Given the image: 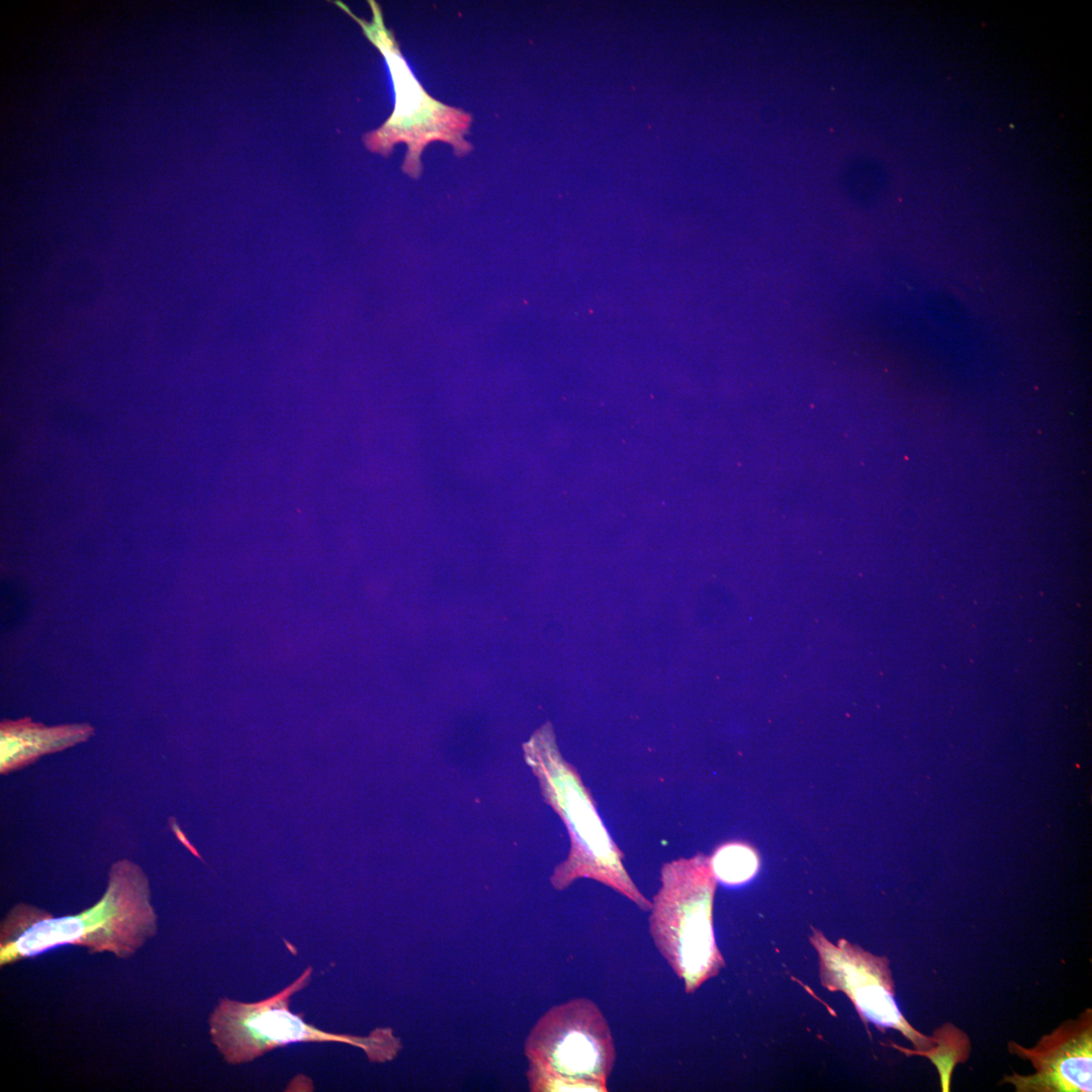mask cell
<instances>
[{"instance_id":"6da1fadb","label":"cell","mask_w":1092,"mask_h":1092,"mask_svg":"<svg viewBox=\"0 0 1092 1092\" xmlns=\"http://www.w3.org/2000/svg\"><path fill=\"white\" fill-rule=\"evenodd\" d=\"M157 930L149 878L138 863L122 858L111 864L101 899L78 914L55 917L36 906L15 904L0 925V966L65 944L128 959Z\"/></svg>"},{"instance_id":"7a4b0ae2","label":"cell","mask_w":1092,"mask_h":1092,"mask_svg":"<svg viewBox=\"0 0 1092 1092\" xmlns=\"http://www.w3.org/2000/svg\"><path fill=\"white\" fill-rule=\"evenodd\" d=\"M524 748L544 797L561 816L570 835L571 848L551 877L553 887L561 890L578 878H589L624 895L641 910H651L652 903L627 874L623 854L603 824L577 772L560 755L552 731L539 730Z\"/></svg>"},{"instance_id":"3957f363","label":"cell","mask_w":1092,"mask_h":1092,"mask_svg":"<svg viewBox=\"0 0 1092 1092\" xmlns=\"http://www.w3.org/2000/svg\"><path fill=\"white\" fill-rule=\"evenodd\" d=\"M334 4L360 26L383 57L390 74L394 107L378 128L363 135L366 149L386 158L395 145L405 144L407 151L401 169L413 178L421 176L422 154L433 142L449 144L457 157L471 152L473 147L464 138L472 122L471 114L435 99L424 89L403 57L393 31L386 26L378 2L368 1L370 20L357 16L342 1H334Z\"/></svg>"},{"instance_id":"277c9868","label":"cell","mask_w":1092,"mask_h":1092,"mask_svg":"<svg viewBox=\"0 0 1092 1092\" xmlns=\"http://www.w3.org/2000/svg\"><path fill=\"white\" fill-rule=\"evenodd\" d=\"M714 891L715 876L706 857L679 858L661 869L649 931L656 948L684 981L687 993L724 966L713 930Z\"/></svg>"},{"instance_id":"5b68a950","label":"cell","mask_w":1092,"mask_h":1092,"mask_svg":"<svg viewBox=\"0 0 1092 1092\" xmlns=\"http://www.w3.org/2000/svg\"><path fill=\"white\" fill-rule=\"evenodd\" d=\"M531 1091L606 1092L616 1051L609 1024L590 999L549 1009L525 1042Z\"/></svg>"},{"instance_id":"8992f818","label":"cell","mask_w":1092,"mask_h":1092,"mask_svg":"<svg viewBox=\"0 0 1092 1092\" xmlns=\"http://www.w3.org/2000/svg\"><path fill=\"white\" fill-rule=\"evenodd\" d=\"M311 973L308 967L288 987L262 1001L219 1000L209 1016V1033L228 1063L249 1062L270 1050L299 1041L350 1043L364 1050L372 1062L395 1057L400 1042L391 1029H377L366 1037L331 1033L306 1023L302 1014L290 1012V997L308 984Z\"/></svg>"},{"instance_id":"52a82bcc","label":"cell","mask_w":1092,"mask_h":1092,"mask_svg":"<svg viewBox=\"0 0 1092 1092\" xmlns=\"http://www.w3.org/2000/svg\"><path fill=\"white\" fill-rule=\"evenodd\" d=\"M821 961L825 986L845 992L859 1014L880 1028H893L910 1040L915 1051L925 1056L936 1044L933 1033L927 1036L916 1030L900 1012L894 996V982L888 960L874 956L846 941L837 945L820 933L813 937Z\"/></svg>"},{"instance_id":"ba28073f","label":"cell","mask_w":1092,"mask_h":1092,"mask_svg":"<svg viewBox=\"0 0 1092 1092\" xmlns=\"http://www.w3.org/2000/svg\"><path fill=\"white\" fill-rule=\"evenodd\" d=\"M1010 1054L1030 1062L1031 1075L1012 1073L1003 1083L1017 1092H1091L1092 1010L1061 1023L1032 1048L1008 1041Z\"/></svg>"},{"instance_id":"9c48e42d","label":"cell","mask_w":1092,"mask_h":1092,"mask_svg":"<svg viewBox=\"0 0 1092 1092\" xmlns=\"http://www.w3.org/2000/svg\"><path fill=\"white\" fill-rule=\"evenodd\" d=\"M94 734L89 723L47 726L25 717L0 723V772L27 766L40 756L87 741Z\"/></svg>"},{"instance_id":"30bf717a","label":"cell","mask_w":1092,"mask_h":1092,"mask_svg":"<svg viewBox=\"0 0 1092 1092\" xmlns=\"http://www.w3.org/2000/svg\"><path fill=\"white\" fill-rule=\"evenodd\" d=\"M710 862L715 878L728 885L748 881L756 873L758 864L753 850L740 843L723 845Z\"/></svg>"}]
</instances>
